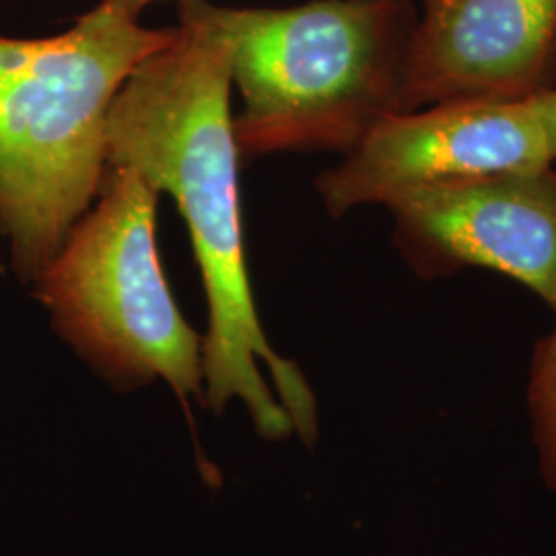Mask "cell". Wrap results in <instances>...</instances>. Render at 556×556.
I'll return each mask as SVG.
<instances>
[{
  "mask_svg": "<svg viewBox=\"0 0 556 556\" xmlns=\"http://www.w3.org/2000/svg\"><path fill=\"white\" fill-rule=\"evenodd\" d=\"M530 101L534 103L538 119L542 124L546 144H548V151H551V157L556 163V89L540 93Z\"/></svg>",
  "mask_w": 556,
  "mask_h": 556,
  "instance_id": "9",
  "label": "cell"
},
{
  "mask_svg": "<svg viewBox=\"0 0 556 556\" xmlns=\"http://www.w3.org/2000/svg\"><path fill=\"white\" fill-rule=\"evenodd\" d=\"M174 29L100 2L56 36H0V238L21 282L34 285L98 199L110 108Z\"/></svg>",
  "mask_w": 556,
  "mask_h": 556,
  "instance_id": "2",
  "label": "cell"
},
{
  "mask_svg": "<svg viewBox=\"0 0 556 556\" xmlns=\"http://www.w3.org/2000/svg\"><path fill=\"white\" fill-rule=\"evenodd\" d=\"M157 192L108 167L98 199L34 280L52 326L119 390L163 379L188 410L204 402L202 338L179 314L155 238Z\"/></svg>",
  "mask_w": 556,
  "mask_h": 556,
  "instance_id": "4",
  "label": "cell"
},
{
  "mask_svg": "<svg viewBox=\"0 0 556 556\" xmlns=\"http://www.w3.org/2000/svg\"><path fill=\"white\" fill-rule=\"evenodd\" d=\"M390 213L394 243L420 277L486 268L556 314V163L415 194Z\"/></svg>",
  "mask_w": 556,
  "mask_h": 556,
  "instance_id": "6",
  "label": "cell"
},
{
  "mask_svg": "<svg viewBox=\"0 0 556 556\" xmlns=\"http://www.w3.org/2000/svg\"><path fill=\"white\" fill-rule=\"evenodd\" d=\"M174 38L119 87L105 128L108 167H130L178 202L208 303L202 338L204 406L239 397L262 438H318L309 383L262 330L245 266L238 147L231 116V46L217 4L179 0Z\"/></svg>",
  "mask_w": 556,
  "mask_h": 556,
  "instance_id": "1",
  "label": "cell"
},
{
  "mask_svg": "<svg viewBox=\"0 0 556 556\" xmlns=\"http://www.w3.org/2000/svg\"><path fill=\"white\" fill-rule=\"evenodd\" d=\"M556 89V0H420L400 112Z\"/></svg>",
  "mask_w": 556,
  "mask_h": 556,
  "instance_id": "7",
  "label": "cell"
},
{
  "mask_svg": "<svg viewBox=\"0 0 556 556\" xmlns=\"http://www.w3.org/2000/svg\"><path fill=\"white\" fill-rule=\"evenodd\" d=\"M526 400L540 475L556 497V321L553 330L538 340Z\"/></svg>",
  "mask_w": 556,
  "mask_h": 556,
  "instance_id": "8",
  "label": "cell"
},
{
  "mask_svg": "<svg viewBox=\"0 0 556 556\" xmlns=\"http://www.w3.org/2000/svg\"><path fill=\"white\" fill-rule=\"evenodd\" d=\"M100 2H105V4H110V7H114V9H118L122 13L135 17V20H140V13H142L151 2H155V0H100Z\"/></svg>",
  "mask_w": 556,
  "mask_h": 556,
  "instance_id": "10",
  "label": "cell"
},
{
  "mask_svg": "<svg viewBox=\"0 0 556 556\" xmlns=\"http://www.w3.org/2000/svg\"><path fill=\"white\" fill-rule=\"evenodd\" d=\"M532 101H459L390 114L318 181L340 219L415 194L553 165Z\"/></svg>",
  "mask_w": 556,
  "mask_h": 556,
  "instance_id": "5",
  "label": "cell"
},
{
  "mask_svg": "<svg viewBox=\"0 0 556 556\" xmlns=\"http://www.w3.org/2000/svg\"><path fill=\"white\" fill-rule=\"evenodd\" d=\"M217 15L231 46L239 161L273 153L353 151L379 119L400 112L410 0H312Z\"/></svg>",
  "mask_w": 556,
  "mask_h": 556,
  "instance_id": "3",
  "label": "cell"
}]
</instances>
